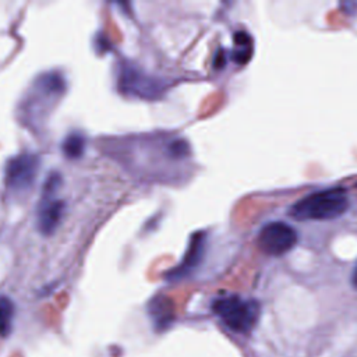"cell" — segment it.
<instances>
[{
	"mask_svg": "<svg viewBox=\"0 0 357 357\" xmlns=\"http://www.w3.org/2000/svg\"><path fill=\"white\" fill-rule=\"evenodd\" d=\"M347 208V192L343 188H328L298 199L289 215L296 220H329L342 216Z\"/></svg>",
	"mask_w": 357,
	"mask_h": 357,
	"instance_id": "obj_1",
	"label": "cell"
},
{
	"mask_svg": "<svg viewBox=\"0 0 357 357\" xmlns=\"http://www.w3.org/2000/svg\"><path fill=\"white\" fill-rule=\"evenodd\" d=\"M213 312L233 332L247 333L258 321L259 304L255 300H245L230 294L218 297L212 303Z\"/></svg>",
	"mask_w": 357,
	"mask_h": 357,
	"instance_id": "obj_2",
	"label": "cell"
},
{
	"mask_svg": "<svg viewBox=\"0 0 357 357\" xmlns=\"http://www.w3.org/2000/svg\"><path fill=\"white\" fill-rule=\"evenodd\" d=\"M39 170V158L33 153H21L11 158L4 169V183L13 191L29 190Z\"/></svg>",
	"mask_w": 357,
	"mask_h": 357,
	"instance_id": "obj_3",
	"label": "cell"
},
{
	"mask_svg": "<svg viewBox=\"0 0 357 357\" xmlns=\"http://www.w3.org/2000/svg\"><path fill=\"white\" fill-rule=\"evenodd\" d=\"M297 243V231L284 222L266 223L258 233V245L268 255H282Z\"/></svg>",
	"mask_w": 357,
	"mask_h": 357,
	"instance_id": "obj_4",
	"label": "cell"
},
{
	"mask_svg": "<svg viewBox=\"0 0 357 357\" xmlns=\"http://www.w3.org/2000/svg\"><path fill=\"white\" fill-rule=\"evenodd\" d=\"M120 88L128 95L151 99L158 98L163 89L160 81L145 75L132 67H126L120 74Z\"/></svg>",
	"mask_w": 357,
	"mask_h": 357,
	"instance_id": "obj_5",
	"label": "cell"
},
{
	"mask_svg": "<svg viewBox=\"0 0 357 357\" xmlns=\"http://www.w3.org/2000/svg\"><path fill=\"white\" fill-rule=\"evenodd\" d=\"M40 201L42 202L36 215V225L43 236H49L59 227L66 211V204L64 201L54 198V195L42 197Z\"/></svg>",
	"mask_w": 357,
	"mask_h": 357,
	"instance_id": "obj_6",
	"label": "cell"
},
{
	"mask_svg": "<svg viewBox=\"0 0 357 357\" xmlns=\"http://www.w3.org/2000/svg\"><path fill=\"white\" fill-rule=\"evenodd\" d=\"M205 245H206L205 233H194L190 240V244L187 247V251L184 254L181 264L176 269L170 271L167 278L170 280H177V279L188 275L192 269H195L204 258Z\"/></svg>",
	"mask_w": 357,
	"mask_h": 357,
	"instance_id": "obj_7",
	"label": "cell"
},
{
	"mask_svg": "<svg viewBox=\"0 0 357 357\" xmlns=\"http://www.w3.org/2000/svg\"><path fill=\"white\" fill-rule=\"evenodd\" d=\"M233 42H234V47L231 53L233 60L240 66L247 64L254 53V40L251 35L248 32L238 31L234 33Z\"/></svg>",
	"mask_w": 357,
	"mask_h": 357,
	"instance_id": "obj_8",
	"label": "cell"
},
{
	"mask_svg": "<svg viewBox=\"0 0 357 357\" xmlns=\"http://www.w3.org/2000/svg\"><path fill=\"white\" fill-rule=\"evenodd\" d=\"M14 311H15L14 303L6 296H0V336L1 337L7 336L13 328Z\"/></svg>",
	"mask_w": 357,
	"mask_h": 357,
	"instance_id": "obj_9",
	"label": "cell"
},
{
	"mask_svg": "<svg viewBox=\"0 0 357 357\" xmlns=\"http://www.w3.org/2000/svg\"><path fill=\"white\" fill-rule=\"evenodd\" d=\"M61 148H63V153L66 155V158L78 159L82 156V153L85 151V139L81 134L73 132L66 137Z\"/></svg>",
	"mask_w": 357,
	"mask_h": 357,
	"instance_id": "obj_10",
	"label": "cell"
},
{
	"mask_svg": "<svg viewBox=\"0 0 357 357\" xmlns=\"http://www.w3.org/2000/svg\"><path fill=\"white\" fill-rule=\"evenodd\" d=\"M169 151L174 158H184V156L188 155L190 148H188V144L184 139H176L169 146Z\"/></svg>",
	"mask_w": 357,
	"mask_h": 357,
	"instance_id": "obj_11",
	"label": "cell"
},
{
	"mask_svg": "<svg viewBox=\"0 0 357 357\" xmlns=\"http://www.w3.org/2000/svg\"><path fill=\"white\" fill-rule=\"evenodd\" d=\"M225 64V52L219 50V54H216V60H215V67L220 68Z\"/></svg>",
	"mask_w": 357,
	"mask_h": 357,
	"instance_id": "obj_12",
	"label": "cell"
},
{
	"mask_svg": "<svg viewBox=\"0 0 357 357\" xmlns=\"http://www.w3.org/2000/svg\"><path fill=\"white\" fill-rule=\"evenodd\" d=\"M351 284L357 289V264H356V266H354V269L351 272Z\"/></svg>",
	"mask_w": 357,
	"mask_h": 357,
	"instance_id": "obj_13",
	"label": "cell"
}]
</instances>
